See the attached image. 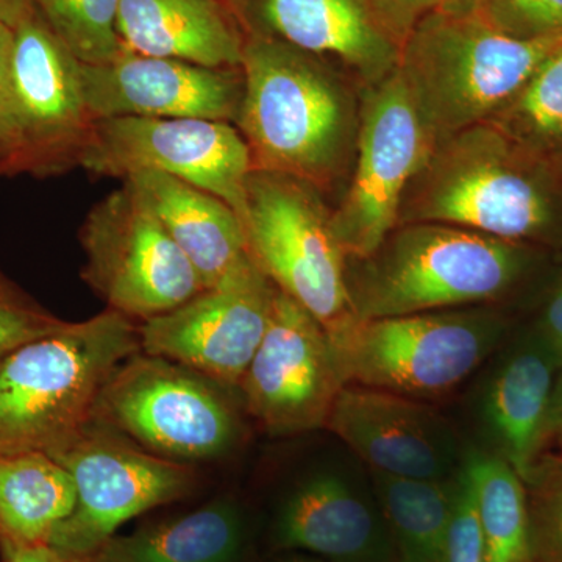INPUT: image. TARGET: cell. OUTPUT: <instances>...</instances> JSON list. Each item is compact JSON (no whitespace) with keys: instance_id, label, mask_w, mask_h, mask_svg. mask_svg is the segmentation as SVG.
Returning <instances> with one entry per match:
<instances>
[{"instance_id":"obj_40","label":"cell","mask_w":562,"mask_h":562,"mask_svg":"<svg viewBox=\"0 0 562 562\" xmlns=\"http://www.w3.org/2000/svg\"><path fill=\"white\" fill-rule=\"evenodd\" d=\"M273 562H330L324 560V558L314 557V554L301 553V554H291V557L280 558V560Z\"/></svg>"},{"instance_id":"obj_7","label":"cell","mask_w":562,"mask_h":562,"mask_svg":"<svg viewBox=\"0 0 562 562\" xmlns=\"http://www.w3.org/2000/svg\"><path fill=\"white\" fill-rule=\"evenodd\" d=\"M317 188L294 177L251 171L243 216L247 254L277 290L303 306L328 335L353 324L346 262Z\"/></svg>"},{"instance_id":"obj_4","label":"cell","mask_w":562,"mask_h":562,"mask_svg":"<svg viewBox=\"0 0 562 562\" xmlns=\"http://www.w3.org/2000/svg\"><path fill=\"white\" fill-rule=\"evenodd\" d=\"M140 351L139 325L106 310L0 362V457L54 453L94 417L111 373Z\"/></svg>"},{"instance_id":"obj_29","label":"cell","mask_w":562,"mask_h":562,"mask_svg":"<svg viewBox=\"0 0 562 562\" xmlns=\"http://www.w3.org/2000/svg\"><path fill=\"white\" fill-rule=\"evenodd\" d=\"M531 562H562V454L546 450L524 479Z\"/></svg>"},{"instance_id":"obj_23","label":"cell","mask_w":562,"mask_h":562,"mask_svg":"<svg viewBox=\"0 0 562 562\" xmlns=\"http://www.w3.org/2000/svg\"><path fill=\"white\" fill-rule=\"evenodd\" d=\"M244 547V520L232 502L216 501L140 528L113 536L91 562H236Z\"/></svg>"},{"instance_id":"obj_12","label":"cell","mask_w":562,"mask_h":562,"mask_svg":"<svg viewBox=\"0 0 562 562\" xmlns=\"http://www.w3.org/2000/svg\"><path fill=\"white\" fill-rule=\"evenodd\" d=\"M9 177L63 176L80 168L92 120L81 63L50 31L38 9L13 27Z\"/></svg>"},{"instance_id":"obj_1","label":"cell","mask_w":562,"mask_h":562,"mask_svg":"<svg viewBox=\"0 0 562 562\" xmlns=\"http://www.w3.org/2000/svg\"><path fill=\"white\" fill-rule=\"evenodd\" d=\"M562 255L442 222L398 224L364 258H347L355 319L503 306L528 312Z\"/></svg>"},{"instance_id":"obj_24","label":"cell","mask_w":562,"mask_h":562,"mask_svg":"<svg viewBox=\"0 0 562 562\" xmlns=\"http://www.w3.org/2000/svg\"><path fill=\"white\" fill-rule=\"evenodd\" d=\"M76 503L72 476L49 454L0 457V538L49 543Z\"/></svg>"},{"instance_id":"obj_33","label":"cell","mask_w":562,"mask_h":562,"mask_svg":"<svg viewBox=\"0 0 562 562\" xmlns=\"http://www.w3.org/2000/svg\"><path fill=\"white\" fill-rule=\"evenodd\" d=\"M369 2L383 27L401 47L413 29L428 13L441 7V0H369Z\"/></svg>"},{"instance_id":"obj_3","label":"cell","mask_w":562,"mask_h":562,"mask_svg":"<svg viewBox=\"0 0 562 562\" xmlns=\"http://www.w3.org/2000/svg\"><path fill=\"white\" fill-rule=\"evenodd\" d=\"M442 222L562 255V160L491 122L450 136L406 188L398 224ZM397 224V225H398Z\"/></svg>"},{"instance_id":"obj_14","label":"cell","mask_w":562,"mask_h":562,"mask_svg":"<svg viewBox=\"0 0 562 562\" xmlns=\"http://www.w3.org/2000/svg\"><path fill=\"white\" fill-rule=\"evenodd\" d=\"M277 288L250 255L220 283L139 325L140 351L238 387L262 341Z\"/></svg>"},{"instance_id":"obj_41","label":"cell","mask_w":562,"mask_h":562,"mask_svg":"<svg viewBox=\"0 0 562 562\" xmlns=\"http://www.w3.org/2000/svg\"><path fill=\"white\" fill-rule=\"evenodd\" d=\"M554 446H557V452L562 454V435L554 439ZM552 443V446H553Z\"/></svg>"},{"instance_id":"obj_5","label":"cell","mask_w":562,"mask_h":562,"mask_svg":"<svg viewBox=\"0 0 562 562\" xmlns=\"http://www.w3.org/2000/svg\"><path fill=\"white\" fill-rule=\"evenodd\" d=\"M562 44L512 38L480 16L438 9L401 47L398 72L436 146L491 121Z\"/></svg>"},{"instance_id":"obj_27","label":"cell","mask_w":562,"mask_h":562,"mask_svg":"<svg viewBox=\"0 0 562 562\" xmlns=\"http://www.w3.org/2000/svg\"><path fill=\"white\" fill-rule=\"evenodd\" d=\"M487 122L528 149L562 160V44Z\"/></svg>"},{"instance_id":"obj_31","label":"cell","mask_w":562,"mask_h":562,"mask_svg":"<svg viewBox=\"0 0 562 562\" xmlns=\"http://www.w3.org/2000/svg\"><path fill=\"white\" fill-rule=\"evenodd\" d=\"M479 13L492 27L512 38L562 36V0H480Z\"/></svg>"},{"instance_id":"obj_32","label":"cell","mask_w":562,"mask_h":562,"mask_svg":"<svg viewBox=\"0 0 562 562\" xmlns=\"http://www.w3.org/2000/svg\"><path fill=\"white\" fill-rule=\"evenodd\" d=\"M443 562H487L475 492L464 462L454 476L453 508L443 542Z\"/></svg>"},{"instance_id":"obj_16","label":"cell","mask_w":562,"mask_h":562,"mask_svg":"<svg viewBox=\"0 0 562 562\" xmlns=\"http://www.w3.org/2000/svg\"><path fill=\"white\" fill-rule=\"evenodd\" d=\"M273 541L330 562H398L371 471L347 447L292 483L277 508Z\"/></svg>"},{"instance_id":"obj_8","label":"cell","mask_w":562,"mask_h":562,"mask_svg":"<svg viewBox=\"0 0 562 562\" xmlns=\"http://www.w3.org/2000/svg\"><path fill=\"white\" fill-rule=\"evenodd\" d=\"M228 390L187 366L139 351L111 373L94 417L147 452L190 464L224 457L241 438V414Z\"/></svg>"},{"instance_id":"obj_9","label":"cell","mask_w":562,"mask_h":562,"mask_svg":"<svg viewBox=\"0 0 562 562\" xmlns=\"http://www.w3.org/2000/svg\"><path fill=\"white\" fill-rule=\"evenodd\" d=\"M49 457L72 476L77 503L58 525L50 546L91 557L133 517L190 494L195 471L168 460L92 417L69 442Z\"/></svg>"},{"instance_id":"obj_18","label":"cell","mask_w":562,"mask_h":562,"mask_svg":"<svg viewBox=\"0 0 562 562\" xmlns=\"http://www.w3.org/2000/svg\"><path fill=\"white\" fill-rule=\"evenodd\" d=\"M81 80L94 121L194 117L235 124L244 95L241 68H206L128 50L105 65L81 63Z\"/></svg>"},{"instance_id":"obj_20","label":"cell","mask_w":562,"mask_h":562,"mask_svg":"<svg viewBox=\"0 0 562 562\" xmlns=\"http://www.w3.org/2000/svg\"><path fill=\"white\" fill-rule=\"evenodd\" d=\"M258 11L276 38L319 58H336L361 90L398 68L401 46L369 0H260Z\"/></svg>"},{"instance_id":"obj_34","label":"cell","mask_w":562,"mask_h":562,"mask_svg":"<svg viewBox=\"0 0 562 562\" xmlns=\"http://www.w3.org/2000/svg\"><path fill=\"white\" fill-rule=\"evenodd\" d=\"M11 50L13 27L0 24V177H9L11 161Z\"/></svg>"},{"instance_id":"obj_13","label":"cell","mask_w":562,"mask_h":562,"mask_svg":"<svg viewBox=\"0 0 562 562\" xmlns=\"http://www.w3.org/2000/svg\"><path fill=\"white\" fill-rule=\"evenodd\" d=\"M80 168L121 180L143 171L166 173L216 195L243 220L254 162L232 122L109 117L92 122Z\"/></svg>"},{"instance_id":"obj_30","label":"cell","mask_w":562,"mask_h":562,"mask_svg":"<svg viewBox=\"0 0 562 562\" xmlns=\"http://www.w3.org/2000/svg\"><path fill=\"white\" fill-rule=\"evenodd\" d=\"M0 271V362L24 344L68 327Z\"/></svg>"},{"instance_id":"obj_38","label":"cell","mask_w":562,"mask_h":562,"mask_svg":"<svg viewBox=\"0 0 562 562\" xmlns=\"http://www.w3.org/2000/svg\"><path fill=\"white\" fill-rule=\"evenodd\" d=\"M35 7L33 0H0V24L14 27Z\"/></svg>"},{"instance_id":"obj_15","label":"cell","mask_w":562,"mask_h":562,"mask_svg":"<svg viewBox=\"0 0 562 562\" xmlns=\"http://www.w3.org/2000/svg\"><path fill=\"white\" fill-rule=\"evenodd\" d=\"M342 387L327 330L277 290L268 328L239 384L247 413L273 436L321 430Z\"/></svg>"},{"instance_id":"obj_19","label":"cell","mask_w":562,"mask_h":562,"mask_svg":"<svg viewBox=\"0 0 562 562\" xmlns=\"http://www.w3.org/2000/svg\"><path fill=\"white\" fill-rule=\"evenodd\" d=\"M473 398L483 450L525 479L543 450V424L562 362V349L530 321L517 322L490 358Z\"/></svg>"},{"instance_id":"obj_36","label":"cell","mask_w":562,"mask_h":562,"mask_svg":"<svg viewBox=\"0 0 562 562\" xmlns=\"http://www.w3.org/2000/svg\"><path fill=\"white\" fill-rule=\"evenodd\" d=\"M2 562H91L90 557H80L57 549L50 543H29L0 538Z\"/></svg>"},{"instance_id":"obj_11","label":"cell","mask_w":562,"mask_h":562,"mask_svg":"<svg viewBox=\"0 0 562 562\" xmlns=\"http://www.w3.org/2000/svg\"><path fill=\"white\" fill-rule=\"evenodd\" d=\"M435 147L398 69L362 88L353 169L331 213L347 258L368 257L397 227L406 188Z\"/></svg>"},{"instance_id":"obj_28","label":"cell","mask_w":562,"mask_h":562,"mask_svg":"<svg viewBox=\"0 0 562 562\" xmlns=\"http://www.w3.org/2000/svg\"><path fill=\"white\" fill-rule=\"evenodd\" d=\"M50 31L83 65H105L124 55L120 0H33Z\"/></svg>"},{"instance_id":"obj_10","label":"cell","mask_w":562,"mask_h":562,"mask_svg":"<svg viewBox=\"0 0 562 562\" xmlns=\"http://www.w3.org/2000/svg\"><path fill=\"white\" fill-rule=\"evenodd\" d=\"M80 243L81 279L109 310L133 321L172 312L205 290L187 255L127 181L92 206Z\"/></svg>"},{"instance_id":"obj_22","label":"cell","mask_w":562,"mask_h":562,"mask_svg":"<svg viewBox=\"0 0 562 562\" xmlns=\"http://www.w3.org/2000/svg\"><path fill=\"white\" fill-rule=\"evenodd\" d=\"M125 49L216 69H239L246 41L216 0H120Z\"/></svg>"},{"instance_id":"obj_35","label":"cell","mask_w":562,"mask_h":562,"mask_svg":"<svg viewBox=\"0 0 562 562\" xmlns=\"http://www.w3.org/2000/svg\"><path fill=\"white\" fill-rule=\"evenodd\" d=\"M527 313L528 321L562 349V260Z\"/></svg>"},{"instance_id":"obj_26","label":"cell","mask_w":562,"mask_h":562,"mask_svg":"<svg viewBox=\"0 0 562 562\" xmlns=\"http://www.w3.org/2000/svg\"><path fill=\"white\" fill-rule=\"evenodd\" d=\"M487 562H531L530 514L524 480L497 454L468 447Z\"/></svg>"},{"instance_id":"obj_37","label":"cell","mask_w":562,"mask_h":562,"mask_svg":"<svg viewBox=\"0 0 562 562\" xmlns=\"http://www.w3.org/2000/svg\"><path fill=\"white\" fill-rule=\"evenodd\" d=\"M562 435V362L550 398L549 412L543 424V450H549L558 436Z\"/></svg>"},{"instance_id":"obj_2","label":"cell","mask_w":562,"mask_h":562,"mask_svg":"<svg viewBox=\"0 0 562 562\" xmlns=\"http://www.w3.org/2000/svg\"><path fill=\"white\" fill-rule=\"evenodd\" d=\"M241 70L235 125L255 171L294 177L325 195L347 187L357 155L361 88L276 36L247 40Z\"/></svg>"},{"instance_id":"obj_6","label":"cell","mask_w":562,"mask_h":562,"mask_svg":"<svg viewBox=\"0 0 562 562\" xmlns=\"http://www.w3.org/2000/svg\"><path fill=\"white\" fill-rule=\"evenodd\" d=\"M522 312L472 306L355 321L330 336L344 386L431 403L483 368Z\"/></svg>"},{"instance_id":"obj_25","label":"cell","mask_w":562,"mask_h":562,"mask_svg":"<svg viewBox=\"0 0 562 562\" xmlns=\"http://www.w3.org/2000/svg\"><path fill=\"white\" fill-rule=\"evenodd\" d=\"M369 471L397 549V561L443 562L457 475L450 480H417Z\"/></svg>"},{"instance_id":"obj_21","label":"cell","mask_w":562,"mask_h":562,"mask_svg":"<svg viewBox=\"0 0 562 562\" xmlns=\"http://www.w3.org/2000/svg\"><path fill=\"white\" fill-rule=\"evenodd\" d=\"M122 181L154 211L205 288L220 283L246 260L243 222L222 199L157 171L136 172Z\"/></svg>"},{"instance_id":"obj_17","label":"cell","mask_w":562,"mask_h":562,"mask_svg":"<svg viewBox=\"0 0 562 562\" xmlns=\"http://www.w3.org/2000/svg\"><path fill=\"white\" fill-rule=\"evenodd\" d=\"M325 428L372 471L403 479H453L468 450L431 403L366 387L344 386Z\"/></svg>"},{"instance_id":"obj_39","label":"cell","mask_w":562,"mask_h":562,"mask_svg":"<svg viewBox=\"0 0 562 562\" xmlns=\"http://www.w3.org/2000/svg\"><path fill=\"white\" fill-rule=\"evenodd\" d=\"M480 0H441L439 9L450 13L471 14L479 11Z\"/></svg>"}]
</instances>
